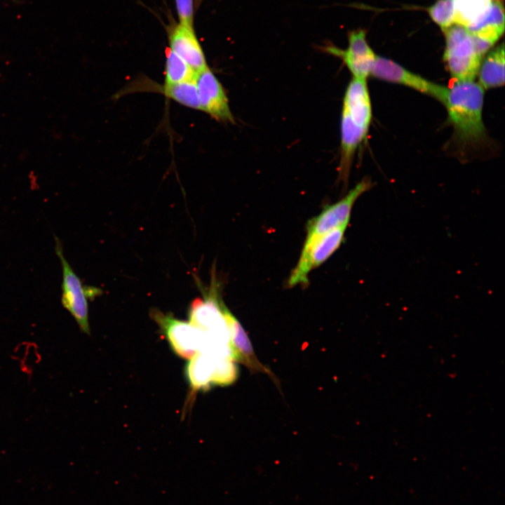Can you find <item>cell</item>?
Masks as SVG:
<instances>
[{
    "mask_svg": "<svg viewBox=\"0 0 505 505\" xmlns=\"http://www.w3.org/2000/svg\"><path fill=\"white\" fill-rule=\"evenodd\" d=\"M56 253L62 267V304L74 318L83 332L90 334L88 297L100 293L97 288L85 286L65 259L61 243L55 238Z\"/></svg>",
    "mask_w": 505,
    "mask_h": 505,
    "instance_id": "cell-4",
    "label": "cell"
},
{
    "mask_svg": "<svg viewBox=\"0 0 505 505\" xmlns=\"http://www.w3.org/2000/svg\"><path fill=\"white\" fill-rule=\"evenodd\" d=\"M221 306L227 325L230 345L234 352L235 361L245 364L252 370L262 371L269 374V370L260 363L256 358L250 341L238 321L223 302Z\"/></svg>",
    "mask_w": 505,
    "mask_h": 505,
    "instance_id": "cell-14",
    "label": "cell"
},
{
    "mask_svg": "<svg viewBox=\"0 0 505 505\" xmlns=\"http://www.w3.org/2000/svg\"><path fill=\"white\" fill-rule=\"evenodd\" d=\"M478 83L484 89H491L504 84V45L501 43L481 62L478 72Z\"/></svg>",
    "mask_w": 505,
    "mask_h": 505,
    "instance_id": "cell-15",
    "label": "cell"
},
{
    "mask_svg": "<svg viewBox=\"0 0 505 505\" xmlns=\"http://www.w3.org/2000/svg\"><path fill=\"white\" fill-rule=\"evenodd\" d=\"M484 89L474 81H454L447 88L443 105L461 148L477 149L487 136L483 119Z\"/></svg>",
    "mask_w": 505,
    "mask_h": 505,
    "instance_id": "cell-1",
    "label": "cell"
},
{
    "mask_svg": "<svg viewBox=\"0 0 505 505\" xmlns=\"http://www.w3.org/2000/svg\"><path fill=\"white\" fill-rule=\"evenodd\" d=\"M347 226L337 227L304 245L298 263L289 278L290 286L308 283L309 272L324 262L339 248Z\"/></svg>",
    "mask_w": 505,
    "mask_h": 505,
    "instance_id": "cell-7",
    "label": "cell"
},
{
    "mask_svg": "<svg viewBox=\"0 0 505 505\" xmlns=\"http://www.w3.org/2000/svg\"><path fill=\"white\" fill-rule=\"evenodd\" d=\"M152 317L159 325L173 351L180 357L189 359L203 349L206 334L191 323L157 309L152 311Z\"/></svg>",
    "mask_w": 505,
    "mask_h": 505,
    "instance_id": "cell-5",
    "label": "cell"
},
{
    "mask_svg": "<svg viewBox=\"0 0 505 505\" xmlns=\"http://www.w3.org/2000/svg\"><path fill=\"white\" fill-rule=\"evenodd\" d=\"M445 39L443 60L454 81H474L482 59L477 55L472 36L459 25L443 31Z\"/></svg>",
    "mask_w": 505,
    "mask_h": 505,
    "instance_id": "cell-2",
    "label": "cell"
},
{
    "mask_svg": "<svg viewBox=\"0 0 505 505\" xmlns=\"http://www.w3.org/2000/svg\"><path fill=\"white\" fill-rule=\"evenodd\" d=\"M179 23L188 26H193L194 22V1L193 0H175Z\"/></svg>",
    "mask_w": 505,
    "mask_h": 505,
    "instance_id": "cell-22",
    "label": "cell"
},
{
    "mask_svg": "<svg viewBox=\"0 0 505 505\" xmlns=\"http://www.w3.org/2000/svg\"><path fill=\"white\" fill-rule=\"evenodd\" d=\"M196 72L169 48L166 51L164 83L176 84L195 80Z\"/></svg>",
    "mask_w": 505,
    "mask_h": 505,
    "instance_id": "cell-19",
    "label": "cell"
},
{
    "mask_svg": "<svg viewBox=\"0 0 505 505\" xmlns=\"http://www.w3.org/2000/svg\"><path fill=\"white\" fill-rule=\"evenodd\" d=\"M342 112L368 131L372 120V107L366 80L353 77L344 96Z\"/></svg>",
    "mask_w": 505,
    "mask_h": 505,
    "instance_id": "cell-13",
    "label": "cell"
},
{
    "mask_svg": "<svg viewBox=\"0 0 505 505\" xmlns=\"http://www.w3.org/2000/svg\"><path fill=\"white\" fill-rule=\"evenodd\" d=\"M217 357L210 354L198 352L189 358L185 372L194 391L206 390L210 386Z\"/></svg>",
    "mask_w": 505,
    "mask_h": 505,
    "instance_id": "cell-16",
    "label": "cell"
},
{
    "mask_svg": "<svg viewBox=\"0 0 505 505\" xmlns=\"http://www.w3.org/2000/svg\"><path fill=\"white\" fill-rule=\"evenodd\" d=\"M200 110L222 123H234L224 89L211 69L207 68L196 74Z\"/></svg>",
    "mask_w": 505,
    "mask_h": 505,
    "instance_id": "cell-10",
    "label": "cell"
},
{
    "mask_svg": "<svg viewBox=\"0 0 505 505\" xmlns=\"http://www.w3.org/2000/svg\"><path fill=\"white\" fill-rule=\"evenodd\" d=\"M321 48L325 53L340 58L354 78L367 80L370 76L377 55L368 43L365 30L357 29L350 31L346 49L332 44H327Z\"/></svg>",
    "mask_w": 505,
    "mask_h": 505,
    "instance_id": "cell-9",
    "label": "cell"
},
{
    "mask_svg": "<svg viewBox=\"0 0 505 505\" xmlns=\"http://www.w3.org/2000/svg\"><path fill=\"white\" fill-rule=\"evenodd\" d=\"M135 86H141L142 88L137 89L140 90H144L147 91L151 90V91H154L156 90V92L163 94L166 97L182 106L200 110L195 80L171 85L163 84V86H160L146 83V84H135Z\"/></svg>",
    "mask_w": 505,
    "mask_h": 505,
    "instance_id": "cell-17",
    "label": "cell"
},
{
    "mask_svg": "<svg viewBox=\"0 0 505 505\" xmlns=\"http://www.w3.org/2000/svg\"><path fill=\"white\" fill-rule=\"evenodd\" d=\"M232 359L217 357L212 379V384L226 386L234 382L237 376V369Z\"/></svg>",
    "mask_w": 505,
    "mask_h": 505,
    "instance_id": "cell-21",
    "label": "cell"
},
{
    "mask_svg": "<svg viewBox=\"0 0 505 505\" xmlns=\"http://www.w3.org/2000/svg\"><path fill=\"white\" fill-rule=\"evenodd\" d=\"M428 13L443 31L454 23L453 0H438L428 8Z\"/></svg>",
    "mask_w": 505,
    "mask_h": 505,
    "instance_id": "cell-20",
    "label": "cell"
},
{
    "mask_svg": "<svg viewBox=\"0 0 505 505\" xmlns=\"http://www.w3.org/2000/svg\"><path fill=\"white\" fill-rule=\"evenodd\" d=\"M370 75L382 81L412 88L441 103L446 93V87L413 73L390 59L378 55L376 56Z\"/></svg>",
    "mask_w": 505,
    "mask_h": 505,
    "instance_id": "cell-8",
    "label": "cell"
},
{
    "mask_svg": "<svg viewBox=\"0 0 505 505\" xmlns=\"http://www.w3.org/2000/svg\"><path fill=\"white\" fill-rule=\"evenodd\" d=\"M493 0H453L454 23L468 28L490 10Z\"/></svg>",
    "mask_w": 505,
    "mask_h": 505,
    "instance_id": "cell-18",
    "label": "cell"
},
{
    "mask_svg": "<svg viewBox=\"0 0 505 505\" xmlns=\"http://www.w3.org/2000/svg\"><path fill=\"white\" fill-rule=\"evenodd\" d=\"M466 29L472 36L476 53L480 58H483L504 33L503 0H493L485 16Z\"/></svg>",
    "mask_w": 505,
    "mask_h": 505,
    "instance_id": "cell-11",
    "label": "cell"
},
{
    "mask_svg": "<svg viewBox=\"0 0 505 505\" xmlns=\"http://www.w3.org/2000/svg\"><path fill=\"white\" fill-rule=\"evenodd\" d=\"M169 49L196 73L207 68L206 59L193 26L178 23L168 32Z\"/></svg>",
    "mask_w": 505,
    "mask_h": 505,
    "instance_id": "cell-12",
    "label": "cell"
},
{
    "mask_svg": "<svg viewBox=\"0 0 505 505\" xmlns=\"http://www.w3.org/2000/svg\"><path fill=\"white\" fill-rule=\"evenodd\" d=\"M216 286L213 282L204 299L196 298L191 302L189 309V323L204 332L215 345L231 347L229 330L222 310V301Z\"/></svg>",
    "mask_w": 505,
    "mask_h": 505,
    "instance_id": "cell-3",
    "label": "cell"
},
{
    "mask_svg": "<svg viewBox=\"0 0 505 505\" xmlns=\"http://www.w3.org/2000/svg\"><path fill=\"white\" fill-rule=\"evenodd\" d=\"M372 187L369 179L362 180L340 201L325 207L307 226L304 244H308L329 231L348 225L352 208L356 200Z\"/></svg>",
    "mask_w": 505,
    "mask_h": 505,
    "instance_id": "cell-6",
    "label": "cell"
}]
</instances>
